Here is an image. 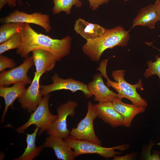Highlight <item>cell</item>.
I'll list each match as a JSON object with an SVG mask.
<instances>
[{
    "mask_svg": "<svg viewBox=\"0 0 160 160\" xmlns=\"http://www.w3.org/2000/svg\"><path fill=\"white\" fill-rule=\"evenodd\" d=\"M43 145L44 147L52 148L58 159L73 160L76 157L73 150L62 138L49 135Z\"/></svg>",
    "mask_w": 160,
    "mask_h": 160,
    "instance_id": "obj_13",
    "label": "cell"
},
{
    "mask_svg": "<svg viewBox=\"0 0 160 160\" xmlns=\"http://www.w3.org/2000/svg\"><path fill=\"white\" fill-rule=\"evenodd\" d=\"M159 21V18L154 4H150L140 10L132 22L131 29L137 26H146L150 29H154L156 23Z\"/></svg>",
    "mask_w": 160,
    "mask_h": 160,
    "instance_id": "obj_17",
    "label": "cell"
},
{
    "mask_svg": "<svg viewBox=\"0 0 160 160\" xmlns=\"http://www.w3.org/2000/svg\"><path fill=\"white\" fill-rule=\"evenodd\" d=\"M16 63L12 59L1 55L0 56V71H2L6 68H14Z\"/></svg>",
    "mask_w": 160,
    "mask_h": 160,
    "instance_id": "obj_25",
    "label": "cell"
},
{
    "mask_svg": "<svg viewBox=\"0 0 160 160\" xmlns=\"http://www.w3.org/2000/svg\"><path fill=\"white\" fill-rule=\"evenodd\" d=\"M24 24L23 23H5L1 25L0 27V44L15 34L20 33L23 29Z\"/></svg>",
    "mask_w": 160,
    "mask_h": 160,
    "instance_id": "obj_21",
    "label": "cell"
},
{
    "mask_svg": "<svg viewBox=\"0 0 160 160\" xmlns=\"http://www.w3.org/2000/svg\"><path fill=\"white\" fill-rule=\"evenodd\" d=\"M77 106V102L72 100H68L59 106L57 109V117L47 130V134L63 139L69 136L70 131L67 127V119L69 116L75 115Z\"/></svg>",
    "mask_w": 160,
    "mask_h": 160,
    "instance_id": "obj_7",
    "label": "cell"
},
{
    "mask_svg": "<svg viewBox=\"0 0 160 160\" xmlns=\"http://www.w3.org/2000/svg\"><path fill=\"white\" fill-rule=\"evenodd\" d=\"M20 34L21 43L16 52L23 58L28 57L29 54L33 50L40 49L50 52L57 61H60L70 52L71 38L69 36L61 39H53L38 33L28 23L24 24Z\"/></svg>",
    "mask_w": 160,
    "mask_h": 160,
    "instance_id": "obj_1",
    "label": "cell"
},
{
    "mask_svg": "<svg viewBox=\"0 0 160 160\" xmlns=\"http://www.w3.org/2000/svg\"><path fill=\"white\" fill-rule=\"evenodd\" d=\"M145 158L147 160H160V152L156 151L152 154L145 156Z\"/></svg>",
    "mask_w": 160,
    "mask_h": 160,
    "instance_id": "obj_27",
    "label": "cell"
},
{
    "mask_svg": "<svg viewBox=\"0 0 160 160\" xmlns=\"http://www.w3.org/2000/svg\"><path fill=\"white\" fill-rule=\"evenodd\" d=\"M129 31L121 26L106 29L99 38L87 40L82 47L84 53L92 61L98 62L103 52L108 49L116 46H127L130 39Z\"/></svg>",
    "mask_w": 160,
    "mask_h": 160,
    "instance_id": "obj_2",
    "label": "cell"
},
{
    "mask_svg": "<svg viewBox=\"0 0 160 160\" xmlns=\"http://www.w3.org/2000/svg\"><path fill=\"white\" fill-rule=\"evenodd\" d=\"M32 52L36 72L44 73L54 68L57 61L52 53L40 49L34 50Z\"/></svg>",
    "mask_w": 160,
    "mask_h": 160,
    "instance_id": "obj_16",
    "label": "cell"
},
{
    "mask_svg": "<svg viewBox=\"0 0 160 160\" xmlns=\"http://www.w3.org/2000/svg\"><path fill=\"white\" fill-rule=\"evenodd\" d=\"M32 56L25 58L24 62L17 67L0 74V86H6L19 83L31 84L32 81L28 75L29 69L34 65Z\"/></svg>",
    "mask_w": 160,
    "mask_h": 160,
    "instance_id": "obj_9",
    "label": "cell"
},
{
    "mask_svg": "<svg viewBox=\"0 0 160 160\" xmlns=\"http://www.w3.org/2000/svg\"><path fill=\"white\" fill-rule=\"evenodd\" d=\"M7 4V0H0V9H1Z\"/></svg>",
    "mask_w": 160,
    "mask_h": 160,
    "instance_id": "obj_31",
    "label": "cell"
},
{
    "mask_svg": "<svg viewBox=\"0 0 160 160\" xmlns=\"http://www.w3.org/2000/svg\"><path fill=\"white\" fill-rule=\"evenodd\" d=\"M134 157L132 153L128 154L122 156H115L113 157L114 160H132Z\"/></svg>",
    "mask_w": 160,
    "mask_h": 160,
    "instance_id": "obj_28",
    "label": "cell"
},
{
    "mask_svg": "<svg viewBox=\"0 0 160 160\" xmlns=\"http://www.w3.org/2000/svg\"><path fill=\"white\" fill-rule=\"evenodd\" d=\"M113 107L121 116L124 126L127 127L130 126L134 117L137 114L144 112L145 108L134 104H129L118 100L113 102Z\"/></svg>",
    "mask_w": 160,
    "mask_h": 160,
    "instance_id": "obj_19",
    "label": "cell"
},
{
    "mask_svg": "<svg viewBox=\"0 0 160 160\" xmlns=\"http://www.w3.org/2000/svg\"><path fill=\"white\" fill-rule=\"evenodd\" d=\"M50 95L44 96L37 108L31 114L28 121L17 128L18 133H23L32 125H35L40 129L38 133L40 135L44 131L48 130L56 120L57 115H54L50 112L49 102Z\"/></svg>",
    "mask_w": 160,
    "mask_h": 160,
    "instance_id": "obj_5",
    "label": "cell"
},
{
    "mask_svg": "<svg viewBox=\"0 0 160 160\" xmlns=\"http://www.w3.org/2000/svg\"><path fill=\"white\" fill-rule=\"evenodd\" d=\"M0 22L4 23H18L34 24L42 28L47 33L51 29L49 15L39 12L28 14L15 10L8 16L1 18Z\"/></svg>",
    "mask_w": 160,
    "mask_h": 160,
    "instance_id": "obj_10",
    "label": "cell"
},
{
    "mask_svg": "<svg viewBox=\"0 0 160 160\" xmlns=\"http://www.w3.org/2000/svg\"><path fill=\"white\" fill-rule=\"evenodd\" d=\"M26 84L19 83L12 87H7L1 86L0 87V96L4 98L5 106L1 119L3 122L8 109L10 106H12L15 100L20 97L24 93Z\"/></svg>",
    "mask_w": 160,
    "mask_h": 160,
    "instance_id": "obj_18",
    "label": "cell"
},
{
    "mask_svg": "<svg viewBox=\"0 0 160 160\" xmlns=\"http://www.w3.org/2000/svg\"><path fill=\"white\" fill-rule=\"evenodd\" d=\"M156 10L160 21V0H156L154 4Z\"/></svg>",
    "mask_w": 160,
    "mask_h": 160,
    "instance_id": "obj_29",
    "label": "cell"
},
{
    "mask_svg": "<svg viewBox=\"0 0 160 160\" xmlns=\"http://www.w3.org/2000/svg\"><path fill=\"white\" fill-rule=\"evenodd\" d=\"M19 4L20 5L21 4L20 0H18ZM7 4L10 7H14L17 5V2L16 0H7Z\"/></svg>",
    "mask_w": 160,
    "mask_h": 160,
    "instance_id": "obj_30",
    "label": "cell"
},
{
    "mask_svg": "<svg viewBox=\"0 0 160 160\" xmlns=\"http://www.w3.org/2000/svg\"><path fill=\"white\" fill-rule=\"evenodd\" d=\"M44 73L35 72L30 86L18 98L21 107L29 113L34 111L41 102L42 97L40 91L39 81Z\"/></svg>",
    "mask_w": 160,
    "mask_h": 160,
    "instance_id": "obj_11",
    "label": "cell"
},
{
    "mask_svg": "<svg viewBox=\"0 0 160 160\" xmlns=\"http://www.w3.org/2000/svg\"><path fill=\"white\" fill-rule=\"evenodd\" d=\"M87 85L89 91L94 96V100L99 103L113 102L120 100L117 94L111 90L105 84L101 73L94 75L92 80Z\"/></svg>",
    "mask_w": 160,
    "mask_h": 160,
    "instance_id": "obj_12",
    "label": "cell"
},
{
    "mask_svg": "<svg viewBox=\"0 0 160 160\" xmlns=\"http://www.w3.org/2000/svg\"><path fill=\"white\" fill-rule=\"evenodd\" d=\"M110 0H88L90 7L93 10H95L99 6L104 4L107 3Z\"/></svg>",
    "mask_w": 160,
    "mask_h": 160,
    "instance_id": "obj_26",
    "label": "cell"
},
{
    "mask_svg": "<svg viewBox=\"0 0 160 160\" xmlns=\"http://www.w3.org/2000/svg\"><path fill=\"white\" fill-rule=\"evenodd\" d=\"M22 40L20 33L14 35L10 38L0 44V54L2 55L8 50L17 49L20 46Z\"/></svg>",
    "mask_w": 160,
    "mask_h": 160,
    "instance_id": "obj_23",
    "label": "cell"
},
{
    "mask_svg": "<svg viewBox=\"0 0 160 160\" xmlns=\"http://www.w3.org/2000/svg\"><path fill=\"white\" fill-rule=\"evenodd\" d=\"M64 140L73 150L76 157L84 154H96L108 159L121 153L115 151V150L123 151L129 147L128 145H124L106 148L87 140L76 139L70 136L65 138Z\"/></svg>",
    "mask_w": 160,
    "mask_h": 160,
    "instance_id": "obj_4",
    "label": "cell"
},
{
    "mask_svg": "<svg viewBox=\"0 0 160 160\" xmlns=\"http://www.w3.org/2000/svg\"><path fill=\"white\" fill-rule=\"evenodd\" d=\"M39 128L36 127L31 134H26L27 147L23 154L15 160H32L37 156L41 151L43 145L37 147L35 142L36 138Z\"/></svg>",
    "mask_w": 160,
    "mask_h": 160,
    "instance_id": "obj_20",
    "label": "cell"
},
{
    "mask_svg": "<svg viewBox=\"0 0 160 160\" xmlns=\"http://www.w3.org/2000/svg\"><path fill=\"white\" fill-rule=\"evenodd\" d=\"M52 81V83L51 84L40 86V92L42 96L55 91L65 89L73 92L81 91L87 98L93 96L89 91L87 85L80 81L71 78L62 79L57 73L53 76Z\"/></svg>",
    "mask_w": 160,
    "mask_h": 160,
    "instance_id": "obj_8",
    "label": "cell"
},
{
    "mask_svg": "<svg viewBox=\"0 0 160 160\" xmlns=\"http://www.w3.org/2000/svg\"><path fill=\"white\" fill-rule=\"evenodd\" d=\"M74 26L76 33L87 40L98 38L106 30L98 24L90 23L81 18L75 21Z\"/></svg>",
    "mask_w": 160,
    "mask_h": 160,
    "instance_id": "obj_15",
    "label": "cell"
},
{
    "mask_svg": "<svg viewBox=\"0 0 160 160\" xmlns=\"http://www.w3.org/2000/svg\"><path fill=\"white\" fill-rule=\"evenodd\" d=\"M97 117L95 105L89 101L85 116L79 122L76 127L72 129L70 136L76 139L87 140L101 145V141L95 133L93 126L94 121Z\"/></svg>",
    "mask_w": 160,
    "mask_h": 160,
    "instance_id": "obj_6",
    "label": "cell"
},
{
    "mask_svg": "<svg viewBox=\"0 0 160 160\" xmlns=\"http://www.w3.org/2000/svg\"><path fill=\"white\" fill-rule=\"evenodd\" d=\"M97 117L111 126H124L121 116L114 108L112 102L98 103L95 105Z\"/></svg>",
    "mask_w": 160,
    "mask_h": 160,
    "instance_id": "obj_14",
    "label": "cell"
},
{
    "mask_svg": "<svg viewBox=\"0 0 160 160\" xmlns=\"http://www.w3.org/2000/svg\"><path fill=\"white\" fill-rule=\"evenodd\" d=\"M53 7L52 12L53 14H57L62 12H65L67 15L71 13L72 7L74 6L79 7H81L82 2L79 0H52Z\"/></svg>",
    "mask_w": 160,
    "mask_h": 160,
    "instance_id": "obj_22",
    "label": "cell"
},
{
    "mask_svg": "<svg viewBox=\"0 0 160 160\" xmlns=\"http://www.w3.org/2000/svg\"><path fill=\"white\" fill-rule=\"evenodd\" d=\"M129 0H124V1H129Z\"/></svg>",
    "mask_w": 160,
    "mask_h": 160,
    "instance_id": "obj_32",
    "label": "cell"
},
{
    "mask_svg": "<svg viewBox=\"0 0 160 160\" xmlns=\"http://www.w3.org/2000/svg\"><path fill=\"white\" fill-rule=\"evenodd\" d=\"M154 47L160 52V49ZM155 57V61L153 62L152 60H150L147 62L148 68L146 70L144 73V76L146 78H148L156 75L159 78L160 86V56L156 55Z\"/></svg>",
    "mask_w": 160,
    "mask_h": 160,
    "instance_id": "obj_24",
    "label": "cell"
},
{
    "mask_svg": "<svg viewBox=\"0 0 160 160\" xmlns=\"http://www.w3.org/2000/svg\"><path fill=\"white\" fill-rule=\"evenodd\" d=\"M108 59H106L102 61L99 67L97 68V70L100 71L102 76L106 79L107 86L112 87L117 92L120 100L125 98L137 105L146 107L148 105L147 102L141 97L137 91V89L141 90L143 89L141 80L140 79L135 84H131L124 79L125 70H119L114 71L112 73V76L115 81L111 80L106 73L107 65Z\"/></svg>",
    "mask_w": 160,
    "mask_h": 160,
    "instance_id": "obj_3",
    "label": "cell"
}]
</instances>
